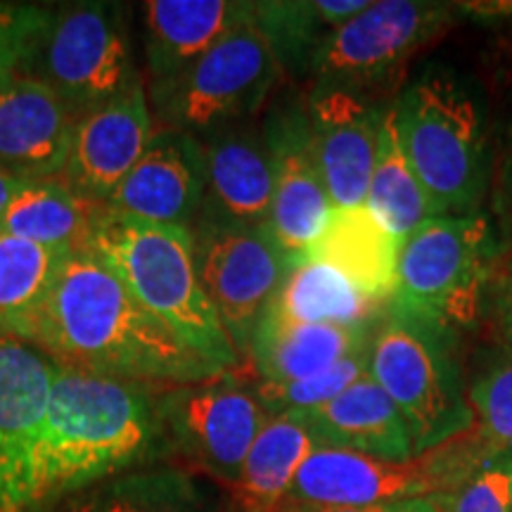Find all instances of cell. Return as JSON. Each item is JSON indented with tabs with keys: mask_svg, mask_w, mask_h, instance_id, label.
<instances>
[{
	"mask_svg": "<svg viewBox=\"0 0 512 512\" xmlns=\"http://www.w3.org/2000/svg\"><path fill=\"white\" fill-rule=\"evenodd\" d=\"M31 344L62 366L152 387L223 375L138 304L88 249L69 256L57 275Z\"/></svg>",
	"mask_w": 512,
	"mask_h": 512,
	"instance_id": "cell-1",
	"label": "cell"
},
{
	"mask_svg": "<svg viewBox=\"0 0 512 512\" xmlns=\"http://www.w3.org/2000/svg\"><path fill=\"white\" fill-rule=\"evenodd\" d=\"M159 389L57 363L29 460L27 512L53 508L164 453Z\"/></svg>",
	"mask_w": 512,
	"mask_h": 512,
	"instance_id": "cell-2",
	"label": "cell"
},
{
	"mask_svg": "<svg viewBox=\"0 0 512 512\" xmlns=\"http://www.w3.org/2000/svg\"><path fill=\"white\" fill-rule=\"evenodd\" d=\"M88 252L192 351L223 373L242 368L238 351L197 278L190 228L126 221L112 214Z\"/></svg>",
	"mask_w": 512,
	"mask_h": 512,
	"instance_id": "cell-3",
	"label": "cell"
},
{
	"mask_svg": "<svg viewBox=\"0 0 512 512\" xmlns=\"http://www.w3.org/2000/svg\"><path fill=\"white\" fill-rule=\"evenodd\" d=\"M396 136L439 216L475 214L486 185L482 107L448 69H427L394 105Z\"/></svg>",
	"mask_w": 512,
	"mask_h": 512,
	"instance_id": "cell-4",
	"label": "cell"
},
{
	"mask_svg": "<svg viewBox=\"0 0 512 512\" xmlns=\"http://www.w3.org/2000/svg\"><path fill=\"white\" fill-rule=\"evenodd\" d=\"M453 349V332L389 309L373 330L368 373L399 408L415 458L460 437L475 422Z\"/></svg>",
	"mask_w": 512,
	"mask_h": 512,
	"instance_id": "cell-5",
	"label": "cell"
},
{
	"mask_svg": "<svg viewBox=\"0 0 512 512\" xmlns=\"http://www.w3.org/2000/svg\"><path fill=\"white\" fill-rule=\"evenodd\" d=\"M494 266L496 238L486 216H437L401 240L387 309L456 335L475 318Z\"/></svg>",
	"mask_w": 512,
	"mask_h": 512,
	"instance_id": "cell-6",
	"label": "cell"
},
{
	"mask_svg": "<svg viewBox=\"0 0 512 512\" xmlns=\"http://www.w3.org/2000/svg\"><path fill=\"white\" fill-rule=\"evenodd\" d=\"M278 76L266 36L249 19L181 74L152 83L150 98L164 126L207 138L259 112Z\"/></svg>",
	"mask_w": 512,
	"mask_h": 512,
	"instance_id": "cell-7",
	"label": "cell"
},
{
	"mask_svg": "<svg viewBox=\"0 0 512 512\" xmlns=\"http://www.w3.org/2000/svg\"><path fill=\"white\" fill-rule=\"evenodd\" d=\"M467 446L456 451L446 441L411 463H384L344 448L316 446L299 467L280 512H335L427 498L475 475Z\"/></svg>",
	"mask_w": 512,
	"mask_h": 512,
	"instance_id": "cell-8",
	"label": "cell"
},
{
	"mask_svg": "<svg viewBox=\"0 0 512 512\" xmlns=\"http://www.w3.org/2000/svg\"><path fill=\"white\" fill-rule=\"evenodd\" d=\"M164 451L185 465L226 484L238 482L242 463L268 413L252 387L235 382L230 373L204 382L162 387L157 394Z\"/></svg>",
	"mask_w": 512,
	"mask_h": 512,
	"instance_id": "cell-9",
	"label": "cell"
},
{
	"mask_svg": "<svg viewBox=\"0 0 512 512\" xmlns=\"http://www.w3.org/2000/svg\"><path fill=\"white\" fill-rule=\"evenodd\" d=\"M190 233L197 278L245 366L256 325L290 268L266 230L197 216Z\"/></svg>",
	"mask_w": 512,
	"mask_h": 512,
	"instance_id": "cell-10",
	"label": "cell"
},
{
	"mask_svg": "<svg viewBox=\"0 0 512 512\" xmlns=\"http://www.w3.org/2000/svg\"><path fill=\"white\" fill-rule=\"evenodd\" d=\"M451 19L448 5L380 0L325 38L313 60V91H349L387 81Z\"/></svg>",
	"mask_w": 512,
	"mask_h": 512,
	"instance_id": "cell-11",
	"label": "cell"
},
{
	"mask_svg": "<svg viewBox=\"0 0 512 512\" xmlns=\"http://www.w3.org/2000/svg\"><path fill=\"white\" fill-rule=\"evenodd\" d=\"M29 76L53 88L76 114L117 98L140 79L124 31L102 3L53 12Z\"/></svg>",
	"mask_w": 512,
	"mask_h": 512,
	"instance_id": "cell-12",
	"label": "cell"
},
{
	"mask_svg": "<svg viewBox=\"0 0 512 512\" xmlns=\"http://www.w3.org/2000/svg\"><path fill=\"white\" fill-rule=\"evenodd\" d=\"M275 192L266 233L283 254L287 268L309 261L328 228L332 207L311 145L309 117L302 107H280L266 121Z\"/></svg>",
	"mask_w": 512,
	"mask_h": 512,
	"instance_id": "cell-13",
	"label": "cell"
},
{
	"mask_svg": "<svg viewBox=\"0 0 512 512\" xmlns=\"http://www.w3.org/2000/svg\"><path fill=\"white\" fill-rule=\"evenodd\" d=\"M204 190L207 159L202 140L159 126L107 204L117 219L190 228L202 209Z\"/></svg>",
	"mask_w": 512,
	"mask_h": 512,
	"instance_id": "cell-14",
	"label": "cell"
},
{
	"mask_svg": "<svg viewBox=\"0 0 512 512\" xmlns=\"http://www.w3.org/2000/svg\"><path fill=\"white\" fill-rule=\"evenodd\" d=\"M57 361L0 330V512H27V472Z\"/></svg>",
	"mask_w": 512,
	"mask_h": 512,
	"instance_id": "cell-15",
	"label": "cell"
},
{
	"mask_svg": "<svg viewBox=\"0 0 512 512\" xmlns=\"http://www.w3.org/2000/svg\"><path fill=\"white\" fill-rule=\"evenodd\" d=\"M152 133L143 79H136L117 98L76 114L67 164L57 178L81 195L107 202L143 157Z\"/></svg>",
	"mask_w": 512,
	"mask_h": 512,
	"instance_id": "cell-16",
	"label": "cell"
},
{
	"mask_svg": "<svg viewBox=\"0 0 512 512\" xmlns=\"http://www.w3.org/2000/svg\"><path fill=\"white\" fill-rule=\"evenodd\" d=\"M306 117L332 207H363L375 166L382 110L349 91H311Z\"/></svg>",
	"mask_w": 512,
	"mask_h": 512,
	"instance_id": "cell-17",
	"label": "cell"
},
{
	"mask_svg": "<svg viewBox=\"0 0 512 512\" xmlns=\"http://www.w3.org/2000/svg\"><path fill=\"white\" fill-rule=\"evenodd\" d=\"M76 112L46 83L24 76L0 86V169L22 178H57L72 147Z\"/></svg>",
	"mask_w": 512,
	"mask_h": 512,
	"instance_id": "cell-18",
	"label": "cell"
},
{
	"mask_svg": "<svg viewBox=\"0 0 512 512\" xmlns=\"http://www.w3.org/2000/svg\"><path fill=\"white\" fill-rule=\"evenodd\" d=\"M207 190L197 216L230 226L266 230L271 219L275 169L264 133L235 124L204 143Z\"/></svg>",
	"mask_w": 512,
	"mask_h": 512,
	"instance_id": "cell-19",
	"label": "cell"
},
{
	"mask_svg": "<svg viewBox=\"0 0 512 512\" xmlns=\"http://www.w3.org/2000/svg\"><path fill=\"white\" fill-rule=\"evenodd\" d=\"M309 427L316 446L344 448L384 463H411L413 446L399 408L370 373L311 411L294 415Z\"/></svg>",
	"mask_w": 512,
	"mask_h": 512,
	"instance_id": "cell-20",
	"label": "cell"
},
{
	"mask_svg": "<svg viewBox=\"0 0 512 512\" xmlns=\"http://www.w3.org/2000/svg\"><path fill=\"white\" fill-rule=\"evenodd\" d=\"M249 19H254L252 3H228V0L145 3V57L152 83L181 74L230 29L240 27Z\"/></svg>",
	"mask_w": 512,
	"mask_h": 512,
	"instance_id": "cell-21",
	"label": "cell"
},
{
	"mask_svg": "<svg viewBox=\"0 0 512 512\" xmlns=\"http://www.w3.org/2000/svg\"><path fill=\"white\" fill-rule=\"evenodd\" d=\"M375 325L347 328V325L294 323L266 309L249 344V361L256 375L266 382L304 380L332 368L351 351L366 344L373 337Z\"/></svg>",
	"mask_w": 512,
	"mask_h": 512,
	"instance_id": "cell-22",
	"label": "cell"
},
{
	"mask_svg": "<svg viewBox=\"0 0 512 512\" xmlns=\"http://www.w3.org/2000/svg\"><path fill=\"white\" fill-rule=\"evenodd\" d=\"M110 216L107 202L81 195L60 178H43L24 181L15 192L0 216V233L81 252L91 247Z\"/></svg>",
	"mask_w": 512,
	"mask_h": 512,
	"instance_id": "cell-23",
	"label": "cell"
},
{
	"mask_svg": "<svg viewBox=\"0 0 512 512\" xmlns=\"http://www.w3.org/2000/svg\"><path fill=\"white\" fill-rule=\"evenodd\" d=\"M401 242L375 219L366 204L335 209L323 238L309 256L335 266L358 290L389 304L396 290V259Z\"/></svg>",
	"mask_w": 512,
	"mask_h": 512,
	"instance_id": "cell-24",
	"label": "cell"
},
{
	"mask_svg": "<svg viewBox=\"0 0 512 512\" xmlns=\"http://www.w3.org/2000/svg\"><path fill=\"white\" fill-rule=\"evenodd\" d=\"M316 448L309 427L294 415L268 418L256 434L230 496L238 512H280L299 467Z\"/></svg>",
	"mask_w": 512,
	"mask_h": 512,
	"instance_id": "cell-25",
	"label": "cell"
},
{
	"mask_svg": "<svg viewBox=\"0 0 512 512\" xmlns=\"http://www.w3.org/2000/svg\"><path fill=\"white\" fill-rule=\"evenodd\" d=\"M266 309L294 323L358 328V325L377 323L387 304L358 290L335 266L311 259L287 271L283 285L278 287Z\"/></svg>",
	"mask_w": 512,
	"mask_h": 512,
	"instance_id": "cell-26",
	"label": "cell"
},
{
	"mask_svg": "<svg viewBox=\"0 0 512 512\" xmlns=\"http://www.w3.org/2000/svg\"><path fill=\"white\" fill-rule=\"evenodd\" d=\"M74 249L0 233V330L31 344L57 275Z\"/></svg>",
	"mask_w": 512,
	"mask_h": 512,
	"instance_id": "cell-27",
	"label": "cell"
},
{
	"mask_svg": "<svg viewBox=\"0 0 512 512\" xmlns=\"http://www.w3.org/2000/svg\"><path fill=\"white\" fill-rule=\"evenodd\" d=\"M62 512H219L181 467L126 472L72 496Z\"/></svg>",
	"mask_w": 512,
	"mask_h": 512,
	"instance_id": "cell-28",
	"label": "cell"
},
{
	"mask_svg": "<svg viewBox=\"0 0 512 512\" xmlns=\"http://www.w3.org/2000/svg\"><path fill=\"white\" fill-rule=\"evenodd\" d=\"M366 207L399 242L425 221L439 216L430 195L422 188L406 155H403L399 136H396L394 107L382 110V126L380 138H377V155L368 185Z\"/></svg>",
	"mask_w": 512,
	"mask_h": 512,
	"instance_id": "cell-29",
	"label": "cell"
},
{
	"mask_svg": "<svg viewBox=\"0 0 512 512\" xmlns=\"http://www.w3.org/2000/svg\"><path fill=\"white\" fill-rule=\"evenodd\" d=\"M252 12L278 67L297 74L311 72L320 46L332 34L318 3H252Z\"/></svg>",
	"mask_w": 512,
	"mask_h": 512,
	"instance_id": "cell-30",
	"label": "cell"
},
{
	"mask_svg": "<svg viewBox=\"0 0 512 512\" xmlns=\"http://www.w3.org/2000/svg\"><path fill=\"white\" fill-rule=\"evenodd\" d=\"M373 339V337H370ZM370 339L366 344L351 351L347 358L335 363V366L323 370V373L304 377L294 382H266L259 380L252 387L256 399H259L268 418L275 415H299L320 406V403L335 399L344 389L351 387L358 377L368 373L370 366Z\"/></svg>",
	"mask_w": 512,
	"mask_h": 512,
	"instance_id": "cell-31",
	"label": "cell"
},
{
	"mask_svg": "<svg viewBox=\"0 0 512 512\" xmlns=\"http://www.w3.org/2000/svg\"><path fill=\"white\" fill-rule=\"evenodd\" d=\"M53 12L41 5L0 3V86L31 74Z\"/></svg>",
	"mask_w": 512,
	"mask_h": 512,
	"instance_id": "cell-32",
	"label": "cell"
},
{
	"mask_svg": "<svg viewBox=\"0 0 512 512\" xmlns=\"http://www.w3.org/2000/svg\"><path fill=\"white\" fill-rule=\"evenodd\" d=\"M470 406L491 439L512 444V358L491 368L470 389Z\"/></svg>",
	"mask_w": 512,
	"mask_h": 512,
	"instance_id": "cell-33",
	"label": "cell"
},
{
	"mask_svg": "<svg viewBox=\"0 0 512 512\" xmlns=\"http://www.w3.org/2000/svg\"><path fill=\"white\" fill-rule=\"evenodd\" d=\"M451 512H512V460H491L467 477Z\"/></svg>",
	"mask_w": 512,
	"mask_h": 512,
	"instance_id": "cell-34",
	"label": "cell"
},
{
	"mask_svg": "<svg viewBox=\"0 0 512 512\" xmlns=\"http://www.w3.org/2000/svg\"><path fill=\"white\" fill-rule=\"evenodd\" d=\"M491 299H494V311L498 328L508 347L512 349V252L505 254L501 261H496L494 273L489 280Z\"/></svg>",
	"mask_w": 512,
	"mask_h": 512,
	"instance_id": "cell-35",
	"label": "cell"
},
{
	"mask_svg": "<svg viewBox=\"0 0 512 512\" xmlns=\"http://www.w3.org/2000/svg\"><path fill=\"white\" fill-rule=\"evenodd\" d=\"M453 10L460 15H470L477 19H510L512 0H479V3H456Z\"/></svg>",
	"mask_w": 512,
	"mask_h": 512,
	"instance_id": "cell-36",
	"label": "cell"
},
{
	"mask_svg": "<svg viewBox=\"0 0 512 512\" xmlns=\"http://www.w3.org/2000/svg\"><path fill=\"white\" fill-rule=\"evenodd\" d=\"M22 185H24L22 178L12 176V174H8V171L0 169V216H3L5 207H8L12 197H15V192L22 188Z\"/></svg>",
	"mask_w": 512,
	"mask_h": 512,
	"instance_id": "cell-37",
	"label": "cell"
},
{
	"mask_svg": "<svg viewBox=\"0 0 512 512\" xmlns=\"http://www.w3.org/2000/svg\"><path fill=\"white\" fill-rule=\"evenodd\" d=\"M392 512H439V510L430 498H411V501L394 503Z\"/></svg>",
	"mask_w": 512,
	"mask_h": 512,
	"instance_id": "cell-38",
	"label": "cell"
},
{
	"mask_svg": "<svg viewBox=\"0 0 512 512\" xmlns=\"http://www.w3.org/2000/svg\"><path fill=\"white\" fill-rule=\"evenodd\" d=\"M392 505H370V508H349V510H335V512H392Z\"/></svg>",
	"mask_w": 512,
	"mask_h": 512,
	"instance_id": "cell-39",
	"label": "cell"
}]
</instances>
